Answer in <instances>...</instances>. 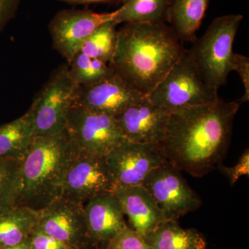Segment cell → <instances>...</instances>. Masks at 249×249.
Segmentation results:
<instances>
[{
	"label": "cell",
	"instance_id": "cb8c5ba5",
	"mask_svg": "<svg viewBox=\"0 0 249 249\" xmlns=\"http://www.w3.org/2000/svg\"><path fill=\"white\" fill-rule=\"evenodd\" d=\"M68 65L70 76L78 87L93 84L114 73L109 64L81 52L77 53Z\"/></svg>",
	"mask_w": 249,
	"mask_h": 249
},
{
	"label": "cell",
	"instance_id": "7402d4cb",
	"mask_svg": "<svg viewBox=\"0 0 249 249\" xmlns=\"http://www.w3.org/2000/svg\"><path fill=\"white\" fill-rule=\"evenodd\" d=\"M117 23L111 20L100 26L85 41L80 52L90 58L110 63L117 45Z\"/></svg>",
	"mask_w": 249,
	"mask_h": 249
},
{
	"label": "cell",
	"instance_id": "ac0fdd59",
	"mask_svg": "<svg viewBox=\"0 0 249 249\" xmlns=\"http://www.w3.org/2000/svg\"><path fill=\"white\" fill-rule=\"evenodd\" d=\"M38 224V211L16 205L0 213V247H11L30 238Z\"/></svg>",
	"mask_w": 249,
	"mask_h": 249
},
{
	"label": "cell",
	"instance_id": "603a6c76",
	"mask_svg": "<svg viewBox=\"0 0 249 249\" xmlns=\"http://www.w3.org/2000/svg\"><path fill=\"white\" fill-rule=\"evenodd\" d=\"M22 160L0 159V213L18 205Z\"/></svg>",
	"mask_w": 249,
	"mask_h": 249
},
{
	"label": "cell",
	"instance_id": "4dcf8cb0",
	"mask_svg": "<svg viewBox=\"0 0 249 249\" xmlns=\"http://www.w3.org/2000/svg\"><path fill=\"white\" fill-rule=\"evenodd\" d=\"M0 249H31L29 239L26 242H22L19 245L11 246V247H0Z\"/></svg>",
	"mask_w": 249,
	"mask_h": 249
},
{
	"label": "cell",
	"instance_id": "30bf717a",
	"mask_svg": "<svg viewBox=\"0 0 249 249\" xmlns=\"http://www.w3.org/2000/svg\"><path fill=\"white\" fill-rule=\"evenodd\" d=\"M116 11L93 12L90 10H62L49 24L54 48L67 63L79 53L85 41L104 23L113 20Z\"/></svg>",
	"mask_w": 249,
	"mask_h": 249
},
{
	"label": "cell",
	"instance_id": "d4e9b609",
	"mask_svg": "<svg viewBox=\"0 0 249 249\" xmlns=\"http://www.w3.org/2000/svg\"><path fill=\"white\" fill-rule=\"evenodd\" d=\"M107 249H153L140 234L127 227L106 247Z\"/></svg>",
	"mask_w": 249,
	"mask_h": 249
},
{
	"label": "cell",
	"instance_id": "52a82bcc",
	"mask_svg": "<svg viewBox=\"0 0 249 249\" xmlns=\"http://www.w3.org/2000/svg\"><path fill=\"white\" fill-rule=\"evenodd\" d=\"M66 131L80 151L103 157L128 141L115 117L80 107L70 109Z\"/></svg>",
	"mask_w": 249,
	"mask_h": 249
},
{
	"label": "cell",
	"instance_id": "8fae6325",
	"mask_svg": "<svg viewBox=\"0 0 249 249\" xmlns=\"http://www.w3.org/2000/svg\"><path fill=\"white\" fill-rule=\"evenodd\" d=\"M37 228L73 249H93L84 205L59 196L38 211Z\"/></svg>",
	"mask_w": 249,
	"mask_h": 249
},
{
	"label": "cell",
	"instance_id": "484cf974",
	"mask_svg": "<svg viewBox=\"0 0 249 249\" xmlns=\"http://www.w3.org/2000/svg\"><path fill=\"white\" fill-rule=\"evenodd\" d=\"M231 68V71H235L238 73L245 88V93L240 101L241 104L248 102L249 101V58L245 55L233 53Z\"/></svg>",
	"mask_w": 249,
	"mask_h": 249
},
{
	"label": "cell",
	"instance_id": "8992f818",
	"mask_svg": "<svg viewBox=\"0 0 249 249\" xmlns=\"http://www.w3.org/2000/svg\"><path fill=\"white\" fill-rule=\"evenodd\" d=\"M77 87L70 76L68 64L53 72L31 106L36 137L57 135L66 129Z\"/></svg>",
	"mask_w": 249,
	"mask_h": 249
},
{
	"label": "cell",
	"instance_id": "6da1fadb",
	"mask_svg": "<svg viewBox=\"0 0 249 249\" xmlns=\"http://www.w3.org/2000/svg\"><path fill=\"white\" fill-rule=\"evenodd\" d=\"M240 106V101L219 98L171 113L160 145L166 160L196 178L217 168L230 146Z\"/></svg>",
	"mask_w": 249,
	"mask_h": 249
},
{
	"label": "cell",
	"instance_id": "5b68a950",
	"mask_svg": "<svg viewBox=\"0 0 249 249\" xmlns=\"http://www.w3.org/2000/svg\"><path fill=\"white\" fill-rule=\"evenodd\" d=\"M219 98L218 91L206 83L188 51L147 96L150 102L171 113Z\"/></svg>",
	"mask_w": 249,
	"mask_h": 249
},
{
	"label": "cell",
	"instance_id": "ba28073f",
	"mask_svg": "<svg viewBox=\"0 0 249 249\" xmlns=\"http://www.w3.org/2000/svg\"><path fill=\"white\" fill-rule=\"evenodd\" d=\"M142 185L168 220L177 221L202 205L201 198L188 184L181 170L167 160L152 170Z\"/></svg>",
	"mask_w": 249,
	"mask_h": 249
},
{
	"label": "cell",
	"instance_id": "e0dca14e",
	"mask_svg": "<svg viewBox=\"0 0 249 249\" xmlns=\"http://www.w3.org/2000/svg\"><path fill=\"white\" fill-rule=\"evenodd\" d=\"M36 137L32 107L20 117L0 124V159L23 160Z\"/></svg>",
	"mask_w": 249,
	"mask_h": 249
},
{
	"label": "cell",
	"instance_id": "9a60e30c",
	"mask_svg": "<svg viewBox=\"0 0 249 249\" xmlns=\"http://www.w3.org/2000/svg\"><path fill=\"white\" fill-rule=\"evenodd\" d=\"M88 236L92 249L106 248L128 226L119 199L114 193L93 198L84 205Z\"/></svg>",
	"mask_w": 249,
	"mask_h": 249
},
{
	"label": "cell",
	"instance_id": "83f0119b",
	"mask_svg": "<svg viewBox=\"0 0 249 249\" xmlns=\"http://www.w3.org/2000/svg\"><path fill=\"white\" fill-rule=\"evenodd\" d=\"M31 249H73L52 236L36 229L29 238Z\"/></svg>",
	"mask_w": 249,
	"mask_h": 249
},
{
	"label": "cell",
	"instance_id": "7c38bea8",
	"mask_svg": "<svg viewBox=\"0 0 249 249\" xmlns=\"http://www.w3.org/2000/svg\"><path fill=\"white\" fill-rule=\"evenodd\" d=\"M147 98L114 72L97 83L77 87L72 107L116 117Z\"/></svg>",
	"mask_w": 249,
	"mask_h": 249
},
{
	"label": "cell",
	"instance_id": "3957f363",
	"mask_svg": "<svg viewBox=\"0 0 249 249\" xmlns=\"http://www.w3.org/2000/svg\"><path fill=\"white\" fill-rule=\"evenodd\" d=\"M78 150L66 129L57 135L36 137L22 160L18 205L38 211L60 196Z\"/></svg>",
	"mask_w": 249,
	"mask_h": 249
},
{
	"label": "cell",
	"instance_id": "44dd1931",
	"mask_svg": "<svg viewBox=\"0 0 249 249\" xmlns=\"http://www.w3.org/2000/svg\"><path fill=\"white\" fill-rule=\"evenodd\" d=\"M173 0H123L113 21L121 23H159L166 21Z\"/></svg>",
	"mask_w": 249,
	"mask_h": 249
},
{
	"label": "cell",
	"instance_id": "2e32d148",
	"mask_svg": "<svg viewBox=\"0 0 249 249\" xmlns=\"http://www.w3.org/2000/svg\"><path fill=\"white\" fill-rule=\"evenodd\" d=\"M132 229L145 238L168 220L154 198L142 185L120 187L114 191Z\"/></svg>",
	"mask_w": 249,
	"mask_h": 249
},
{
	"label": "cell",
	"instance_id": "1f68e13d",
	"mask_svg": "<svg viewBox=\"0 0 249 249\" xmlns=\"http://www.w3.org/2000/svg\"><path fill=\"white\" fill-rule=\"evenodd\" d=\"M106 249V248H103V249Z\"/></svg>",
	"mask_w": 249,
	"mask_h": 249
},
{
	"label": "cell",
	"instance_id": "4316f807",
	"mask_svg": "<svg viewBox=\"0 0 249 249\" xmlns=\"http://www.w3.org/2000/svg\"><path fill=\"white\" fill-rule=\"evenodd\" d=\"M218 169L229 180L231 185L235 184L237 180L242 176L249 177V150L247 149L242 154L238 161L232 167L224 166L221 163L218 166Z\"/></svg>",
	"mask_w": 249,
	"mask_h": 249
},
{
	"label": "cell",
	"instance_id": "d6986e66",
	"mask_svg": "<svg viewBox=\"0 0 249 249\" xmlns=\"http://www.w3.org/2000/svg\"><path fill=\"white\" fill-rule=\"evenodd\" d=\"M209 0H173L166 21L180 40L195 42Z\"/></svg>",
	"mask_w": 249,
	"mask_h": 249
},
{
	"label": "cell",
	"instance_id": "4fadbf2b",
	"mask_svg": "<svg viewBox=\"0 0 249 249\" xmlns=\"http://www.w3.org/2000/svg\"><path fill=\"white\" fill-rule=\"evenodd\" d=\"M106 160L117 188L142 185L166 158L160 145L127 141L109 152Z\"/></svg>",
	"mask_w": 249,
	"mask_h": 249
},
{
	"label": "cell",
	"instance_id": "ffe728a7",
	"mask_svg": "<svg viewBox=\"0 0 249 249\" xmlns=\"http://www.w3.org/2000/svg\"><path fill=\"white\" fill-rule=\"evenodd\" d=\"M153 249H206L204 235L196 229L180 227L176 220H167L145 237Z\"/></svg>",
	"mask_w": 249,
	"mask_h": 249
},
{
	"label": "cell",
	"instance_id": "9c48e42d",
	"mask_svg": "<svg viewBox=\"0 0 249 249\" xmlns=\"http://www.w3.org/2000/svg\"><path fill=\"white\" fill-rule=\"evenodd\" d=\"M116 188L106 157L79 150L67 170L60 196L85 205L96 196L114 193Z\"/></svg>",
	"mask_w": 249,
	"mask_h": 249
},
{
	"label": "cell",
	"instance_id": "f546056e",
	"mask_svg": "<svg viewBox=\"0 0 249 249\" xmlns=\"http://www.w3.org/2000/svg\"><path fill=\"white\" fill-rule=\"evenodd\" d=\"M62 2L72 5H87L92 4H102V3L122 2L123 0H58Z\"/></svg>",
	"mask_w": 249,
	"mask_h": 249
},
{
	"label": "cell",
	"instance_id": "f1b7e54d",
	"mask_svg": "<svg viewBox=\"0 0 249 249\" xmlns=\"http://www.w3.org/2000/svg\"><path fill=\"white\" fill-rule=\"evenodd\" d=\"M19 0H0V30L17 12Z\"/></svg>",
	"mask_w": 249,
	"mask_h": 249
},
{
	"label": "cell",
	"instance_id": "277c9868",
	"mask_svg": "<svg viewBox=\"0 0 249 249\" xmlns=\"http://www.w3.org/2000/svg\"><path fill=\"white\" fill-rule=\"evenodd\" d=\"M242 19L240 14L215 18L204 35L196 39L188 51L201 76L216 91L227 83L231 72L232 45Z\"/></svg>",
	"mask_w": 249,
	"mask_h": 249
},
{
	"label": "cell",
	"instance_id": "7a4b0ae2",
	"mask_svg": "<svg viewBox=\"0 0 249 249\" xmlns=\"http://www.w3.org/2000/svg\"><path fill=\"white\" fill-rule=\"evenodd\" d=\"M186 50L165 22L125 23L118 31L109 66L139 92L148 96Z\"/></svg>",
	"mask_w": 249,
	"mask_h": 249
},
{
	"label": "cell",
	"instance_id": "5bb4252c",
	"mask_svg": "<svg viewBox=\"0 0 249 249\" xmlns=\"http://www.w3.org/2000/svg\"><path fill=\"white\" fill-rule=\"evenodd\" d=\"M171 112L145 98L116 116L118 124L129 142L160 145L164 138Z\"/></svg>",
	"mask_w": 249,
	"mask_h": 249
}]
</instances>
